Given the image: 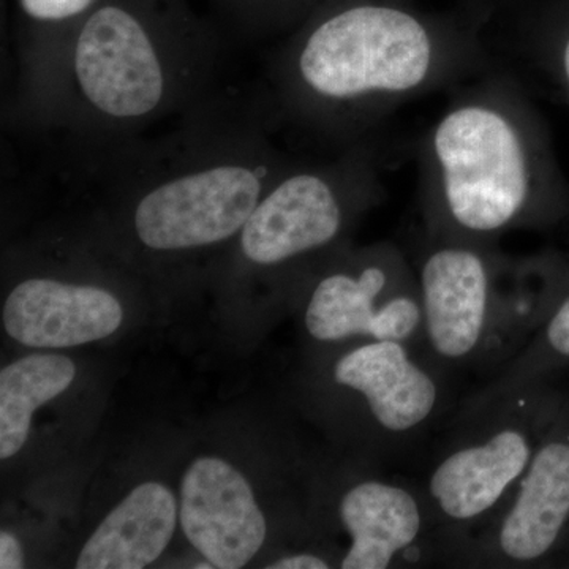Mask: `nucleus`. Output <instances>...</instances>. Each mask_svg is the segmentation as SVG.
Masks as SVG:
<instances>
[{
	"label": "nucleus",
	"mask_w": 569,
	"mask_h": 569,
	"mask_svg": "<svg viewBox=\"0 0 569 569\" xmlns=\"http://www.w3.org/2000/svg\"><path fill=\"white\" fill-rule=\"evenodd\" d=\"M507 254L498 246L422 233L413 263L422 302L425 355L445 373L477 367Z\"/></svg>",
	"instance_id": "obj_9"
},
{
	"label": "nucleus",
	"mask_w": 569,
	"mask_h": 569,
	"mask_svg": "<svg viewBox=\"0 0 569 569\" xmlns=\"http://www.w3.org/2000/svg\"><path fill=\"white\" fill-rule=\"evenodd\" d=\"M568 252L546 250L507 258L498 282L489 335L475 369L496 376L533 339L563 288Z\"/></svg>",
	"instance_id": "obj_14"
},
{
	"label": "nucleus",
	"mask_w": 569,
	"mask_h": 569,
	"mask_svg": "<svg viewBox=\"0 0 569 569\" xmlns=\"http://www.w3.org/2000/svg\"><path fill=\"white\" fill-rule=\"evenodd\" d=\"M376 138L342 149L321 163H293L250 213L239 249L247 263L284 269L325 260L351 227L383 200Z\"/></svg>",
	"instance_id": "obj_6"
},
{
	"label": "nucleus",
	"mask_w": 569,
	"mask_h": 569,
	"mask_svg": "<svg viewBox=\"0 0 569 569\" xmlns=\"http://www.w3.org/2000/svg\"><path fill=\"white\" fill-rule=\"evenodd\" d=\"M559 563L565 565V567H569V538L567 546H565L563 553H561Z\"/></svg>",
	"instance_id": "obj_22"
},
{
	"label": "nucleus",
	"mask_w": 569,
	"mask_h": 569,
	"mask_svg": "<svg viewBox=\"0 0 569 569\" xmlns=\"http://www.w3.org/2000/svg\"><path fill=\"white\" fill-rule=\"evenodd\" d=\"M331 567L332 565L325 557L318 556L316 552H306V550L280 557V559L266 565V568L269 569H328Z\"/></svg>",
	"instance_id": "obj_20"
},
{
	"label": "nucleus",
	"mask_w": 569,
	"mask_h": 569,
	"mask_svg": "<svg viewBox=\"0 0 569 569\" xmlns=\"http://www.w3.org/2000/svg\"><path fill=\"white\" fill-rule=\"evenodd\" d=\"M569 367V250L563 288L552 312L533 339L488 383L467 400L463 408L482 406L490 400L537 385L549 383Z\"/></svg>",
	"instance_id": "obj_17"
},
{
	"label": "nucleus",
	"mask_w": 569,
	"mask_h": 569,
	"mask_svg": "<svg viewBox=\"0 0 569 569\" xmlns=\"http://www.w3.org/2000/svg\"><path fill=\"white\" fill-rule=\"evenodd\" d=\"M337 516L350 538L339 568L451 565L447 541L422 488L366 475L343 490Z\"/></svg>",
	"instance_id": "obj_11"
},
{
	"label": "nucleus",
	"mask_w": 569,
	"mask_h": 569,
	"mask_svg": "<svg viewBox=\"0 0 569 569\" xmlns=\"http://www.w3.org/2000/svg\"><path fill=\"white\" fill-rule=\"evenodd\" d=\"M24 567V557L20 541L3 530L0 533V568L2 569H20Z\"/></svg>",
	"instance_id": "obj_21"
},
{
	"label": "nucleus",
	"mask_w": 569,
	"mask_h": 569,
	"mask_svg": "<svg viewBox=\"0 0 569 569\" xmlns=\"http://www.w3.org/2000/svg\"><path fill=\"white\" fill-rule=\"evenodd\" d=\"M488 51L417 14L359 3L336 11L280 51V111L342 149L373 138L403 103L488 70Z\"/></svg>",
	"instance_id": "obj_2"
},
{
	"label": "nucleus",
	"mask_w": 569,
	"mask_h": 569,
	"mask_svg": "<svg viewBox=\"0 0 569 569\" xmlns=\"http://www.w3.org/2000/svg\"><path fill=\"white\" fill-rule=\"evenodd\" d=\"M565 400L549 381L463 408L422 486L451 567H459L467 539L508 503Z\"/></svg>",
	"instance_id": "obj_5"
},
{
	"label": "nucleus",
	"mask_w": 569,
	"mask_h": 569,
	"mask_svg": "<svg viewBox=\"0 0 569 569\" xmlns=\"http://www.w3.org/2000/svg\"><path fill=\"white\" fill-rule=\"evenodd\" d=\"M194 41L104 3L73 33L24 51L22 104L40 123L89 134L130 132L193 99L213 54Z\"/></svg>",
	"instance_id": "obj_3"
},
{
	"label": "nucleus",
	"mask_w": 569,
	"mask_h": 569,
	"mask_svg": "<svg viewBox=\"0 0 569 569\" xmlns=\"http://www.w3.org/2000/svg\"><path fill=\"white\" fill-rule=\"evenodd\" d=\"M96 0H20L21 10L40 24H61L80 18Z\"/></svg>",
	"instance_id": "obj_19"
},
{
	"label": "nucleus",
	"mask_w": 569,
	"mask_h": 569,
	"mask_svg": "<svg viewBox=\"0 0 569 569\" xmlns=\"http://www.w3.org/2000/svg\"><path fill=\"white\" fill-rule=\"evenodd\" d=\"M569 538V399L497 518L467 539L459 567L545 568Z\"/></svg>",
	"instance_id": "obj_10"
},
{
	"label": "nucleus",
	"mask_w": 569,
	"mask_h": 569,
	"mask_svg": "<svg viewBox=\"0 0 569 569\" xmlns=\"http://www.w3.org/2000/svg\"><path fill=\"white\" fill-rule=\"evenodd\" d=\"M293 163L254 129H206L174 140L123 178L137 183L133 234L156 253L223 244L238 238L266 190Z\"/></svg>",
	"instance_id": "obj_4"
},
{
	"label": "nucleus",
	"mask_w": 569,
	"mask_h": 569,
	"mask_svg": "<svg viewBox=\"0 0 569 569\" xmlns=\"http://www.w3.org/2000/svg\"><path fill=\"white\" fill-rule=\"evenodd\" d=\"M418 159L422 233L498 246L512 231L569 223V181L548 126L507 70L456 86Z\"/></svg>",
	"instance_id": "obj_1"
},
{
	"label": "nucleus",
	"mask_w": 569,
	"mask_h": 569,
	"mask_svg": "<svg viewBox=\"0 0 569 569\" xmlns=\"http://www.w3.org/2000/svg\"><path fill=\"white\" fill-rule=\"evenodd\" d=\"M3 326L26 347L70 348L104 339L123 320L121 302L97 284L31 277L3 305Z\"/></svg>",
	"instance_id": "obj_13"
},
{
	"label": "nucleus",
	"mask_w": 569,
	"mask_h": 569,
	"mask_svg": "<svg viewBox=\"0 0 569 569\" xmlns=\"http://www.w3.org/2000/svg\"><path fill=\"white\" fill-rule=\"evenodd\" d=\"M443 370L396 340H359L332 358L328 378L348 426L372 455H399L440 417Z\"/></svg>",
	"instance_id": "obj_8"
},
{
	"label": "nucleus",
	"mask_w": 569,
	"mask_h": 569,
	"mask_svg": "<svg viewBox=\"0 0 569 569\" xmlns=\"http://www.w3.org/2000/svg\"><path fill=\"white\" fill-rule=\"evenodd\" d=\"M309 280L305 328L313 342L396 340L425 353L422 302L413 258L395 242L337 250Z\"/></svg>",
	"instance_id": "obj_7"
},
{
	"label": "nucleus",
	"mask_w": 569,
	"mask_h": 569,
	"mask_svg": "<svg viewBox=\"0 0 569 569\" xmlns=\"http://www.w3.org/2000/svg\"><path fill=\"white\" fill-rule=\"evenodd\" d=\"M183 533L206 561L244 568L268 538V522L252 486L227 460H194L181 482Z\"/></svg>",
	"instance_id": "obj_12"
},
{
	"label": "nucleus",
	"mask_w": 569,
	"mask_h": 569,
	"mask_svg": "<svg viewBox=\"0 0 569 569\" xmlns=\"http://www.w3.org/2000/svg\"><path fill=\"white\" fill-rule=\"evenodd\" d=\"M178 503L159 482H144L129 493L88 539L77 568L141 569L159 560L173 538Z\"/></svg>",
	"instance_id": "obj_15"
},
{
	"label": "nucleus",
	"mask_w": 569,
	"mask_h": 569,
	"mask_svg": "<svg viewBox=\"0 0 569 569\" xmlns=\"http://www.w3.org/2000/svg\"><path fill=\"white\" fill-rule=\"evenodd\" d=\"M77 367L62 355H31L0 372V459L13 458L31 433L33 413L73 383Z\"/></svg>",
	"instance_id": "obj_16"
},
{
	"label": "nucleus",
	"mask_w": 569,
	"mask_h": 569,
	"mask_svg": "<svg viewBox=\"0 0 569 569\" xmlns=\"http://www.w3.org/2000/svg\"><path fill=\"white\" fill-rule=\"evenodd\" d=\"M518 52L550 91L569 104V22L538 37L529 51Z\"/></svg>",
	"instance_id": "obj_18"
}]
</instances>
